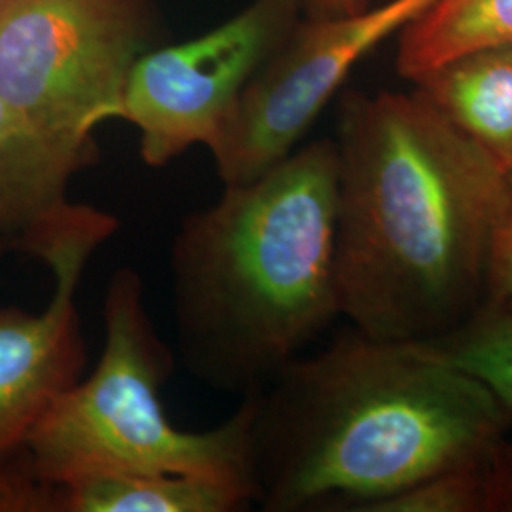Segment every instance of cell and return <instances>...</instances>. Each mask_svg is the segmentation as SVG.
<instances>
[{
  "label": "cell",
  "mask_w": 512,
  "mask_h": 512,
  "mask_svg": "<svg viewBox=\"0 0 512 512\" xmlns=\"http://www.w3.org/2000/svg\"><path fill=\"white\" fill-rule=\"evenodd\" d=\"M486 467L488 461L421 478L363 512H486Z\"/></svg>",
  "instance_id": "obj_14"
},
{
  "label": "cell",
  "mask_w": 512,
  "mask_h": 512,
  "mask_svg": "<svg viewBox=\"0 0 512 512\" xmlns=\"http://www.w3.org/2000/svg\"><path fill=\"white\" fill-rule=\"evenodd\" d=\"M414 84L448 122L512 171V42L456 55Z\"/></svg>",
  "instance_id": "obj_10"
},
{
  "label": "cell",
  "mask_w": 512,
  "mask_h": 512,
  "mask_svg": "<svg viewBox=\"0 0 512 512\" xmlns=\"http://www.w3.org/2000/svg\"><path fill=\"white\" fill-rule=\"evenodd\" d=\"M145 0H0V97L50 137L95 147L148 37Z\"/></svg>",
  "instance_id": "obj_5"
},
{
  "label": "cell",
  "mask_w": 512,
  "mask_h": 512,
  "mask_svg": "<svg viewBox=\"0 0 512 512\" xmlns=\"http://www.w3.org/2000/svg\"><path fill=\"white\" fill-rule=\"evenodd\" d=\"M340 317L427 342L484 306L511 171L418 90L349 92L338 114Z\"/></svg>",
  "instance_id": "obj_1"
},
{
  "label": "cell",
  "mask_w": 512,
  "mask_h": 512,
  "mask_svg": "<svg viewBox=\"0 0 512 512\" xmlns=\"http://www.w3.org/2000/svg\"><path fill=\"white\" fill-rule=\"evenodd\" d=\"M264 512H363L421 478L492 458L512 418L416 342L353 329L243 395Z\"/></svg>",
  "instance_id": "obj_2"
},
{
  "label": "cell",
  "mask_w": 512,
  "mask_h": 512,
  "mask_svg": "<svg viewBox=\"0 0 512 512\" xmlns=\"http://www.w3.org/2000/svg\"><path fill=\"white\" fill-rule=\"evenodd\" d=\"M313 16H348L368 8V0H300Z\"/></svg>",
  "instance_id": "obj_17"
},
{
  "label": "cell",
  "mask_w": 512,
  "mask_h": 512,
  "mask_svg": "<svg viewBox=\"0 0 512 512\" xmlns=\"http://www.w3.org/2000/svg\"><path fill=\"white\" fill-rule=\"evenodd\" d=\"M105 344L88 376L65 391L29 440L35 473L50 486L86 475H196L249 488V404L207 431L167 418L162 387L173 368L133 268L110 275L103 298Z\"/></svg>",
  "instance_id": "obj_4"
},
{
  "label": "cell",
  "mask_w": 512,
  "mask_h": 512,
  "mask_svg": "<svg viewBox=\"0 0 512 512\" xmlns=\"http://www.w3.org/2000/svg\"><path fill=\"white\" fill-rule=\"evenodd\" d=\"M300 0H255L203 37L143 54L129 73L122 120L139 152L164 167L196 145L213 147L239 95L296 25Z\"/></svg>",
  "instance_id": "obj_7"
},
{
  "label": "cell",
  "mask_w": 512,
  "mask_h": 512,
  "mask_svg": "<svg viewBox=\"0 0 512 512\" xmlns=\"http://www.w3.org/2000/svg\"><path fill=\"white\" fill-rule=\"evenodd\" d=\"M512 42V0H435L399 33L397 69L406 80L456 55Z\"/></svg>",
  "instance_id": "obj_12"
},
{
  "label": "cell",
  "mask_w": 512,
  "mask_h": 512,
  "mask_svg": "<svg viewBox=\"0 0 512 512\" xmlns=\"http://www.w3.org/2000/svg\"><path fill=\"white\" fill-rule=\"evenodd\" d=\"M435 0H387L348 16H313L277 46L247 82L209 148L220 181H253L296 150L351 69L401 33Z\"/></svg>",
  "instance_id": "obj_6"
},
{
  "label": "cell",
  "mask_w": 512,
  "mask_h": 512,
  "mask_svg": "<svg viewBox=\"0 0 512 512\" xmlns=\"http://www.w3.org/2000/svg\"><path fill=\"white\" fill-rule=\"evenodd\" d=\"M484 306L512 311V171L507 203L495 232Z\"/></svg>",
  "instance_id": "obj_15"
},
{
  "label": "cell",
  "mask_w": 512,
  "mask_h": 512,
  "mask_svg": "<svg viewBox=\"0 0 512 512\" xmlns=\"http://www.w3.org/2000/svg\"><path fill=\"white\" fill-rule=\"evenodd\" d=\"M338 152L321 139L184 217L169 249L171 313L186 370L249 395L340 317Z\"/></svg>",
  "instance_id": "obj_3"
},
{
  "label": "cell",
  "mask_w": 512,
  "mask_h": 512,
  "mask_svg": "<svg viewBox=\"0 0 512 512\" xmlns=\"http://www.w3.org/2000/svg\"><path fill=\"white\" fill-rule=\"evenodd\" d=\"M416 344L473 376L512 418V311L482 306L456 329Z\"/></svg>",
  "instance_id": "obj_13"
},
{
  "label": "cell",
  "mask_w": 512,
  "mask_h": 512,
  "mask_svg": "<svg viewBox=\"0 0 512 512\" xmlns=\"http://www.w3.org/2000/svg\"><path fill=\"white\" fill-rule=\"evenodd\" d=\"M486 486V512H512V440H501L488 459Z\"/></svg>",
  "instance_id": "obj_16"
},
{
  "label": "cell",
  "mask_w": 512,
  "mask_h": 512,
  "mask_svg": "<svg viewBox=\"0 0 512 512\" xmlns=\"http://www.w3.org/2000/svg\"><path fill=\"white\" fill-rule=\"evenodd\" d=\"M95 158L97 148L50 137L0 97V255L18 251L52 268L116 234V217L69 198Z\"/></svg>",
  "instance_id": "obj_9"
},
{
  "label": "cell",
  "mask_w": 512,
  "mask_h": 512,
  "mask_svg": "<svg viewBox=\"0 0 512 512\" xmlns=\"http://www.w3.org/2000/svg\"><path fill=\"white\" fill-rule=\"evenodd\" d=\"M57 512H238L247 486L211 476L86 475L54 486Z\"/></svg>",
  "instance_id": "obj_11"
},
{
  "label": "cell",
  "mask_w": 512,
  "mask_h": 512,
  "mask_svg": "<svg viewBox=\"0 0 512 512\" xmlns=\"http://www.w3.org/2000/svg\"><path fill=\"white\" fill-rule=\"evenodd\" d=\"M92 256L76 253L50 268L54 293L44 310L0 306V512H57V492L35 473L29 440L84 376L76 291Z\"/></svg>",
  "instance_id": "obj_8"
}]
</instances>
